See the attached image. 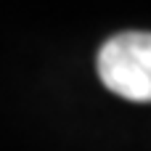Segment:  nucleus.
Masks as SVG:
<instances>
[{"label": "nucleus", "mask_w": 151, "mask_h": 151, "mask_svg": "<svg viewBox=\"0 0 151 151\" xmlns=\"http://www.w3.org/2000/svg\"><path fill=\"white\" fill-rule=\"evenodd\" d=\"M98 80L125 101L151 104V32H119L98 50Z\"/></svg>", "instance_id": "1"}]
</instances>
